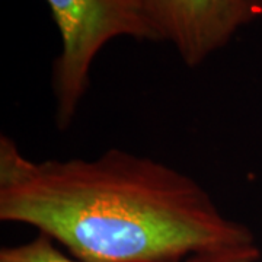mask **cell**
Segmentation results:
<instances>
[{"instance_id":"cell-3","label":"cell","mask_w":262,"mask_h":262,"mask_svg":"<svg viewBox=\"0 0 262 262\" xmlns=\"http://www.w3.org/2000/svg\"><path fill=\"white\" fill-rule=\"evenodd\" d=\"M159 41H169L188 67L203 64L234 34L262 18V0H143Z\"/></svg>"},{"instance_id":"cell-4","label":"cell","mask_w":262,"mask_h":262,"mask_svg":"<svg viewBox=\"0 0 262 262\" xmlns=\"http://www.w3.org/2000/svg\"><path fill=\"white\" fill-rule=\"evenodd\" d=\"M0 262H80L70 258L56 246L47 234L38 233L27 244L8 246L0 251Z\"/></svg>"},{"instance_id":"cell-2","label":"cell","mask_w":262,"mask_h":262,"mask_svg":"<svg viewBox=\"0 0 262 262\" xmlns=\"http://www.w3.org/2000/svg\"><path fill=\"white\" fill-rule=\"evenodd\" d=\"M61 37L51 69L54 122L66 131L91 86V69L106 42L118 37L159 41L143 0H47Z\"/></svg>"},{"instance_id":"cell-5","label":"cell","mask_w":262,"mask_h":262,"mask_svg":"<svg viewBox=\"0 0 262 262\" xmlns=\"http://www.w3.org/2000/svg\"><path fill=\"white\" fill-rule=\"evenodd\" d=\"M261 258V251L258 245L229 248L214 252L194 255L185 262H256Z\"/></svg>"},{"instance_id":"cell-1","label":"cell","mask_w":262,"mask_h":262,"mask_svg":"<svg viewBox=\"0 0 262 262\" xmlns=\"http://www.w3.org/2000/svg\"><path fill=\"white\" fill-rule=\"evenodd\" d=\"M0 220L35 227L80 262H185L256 245L192 177L110 149L95 159L27 158L0 137Z\"/></svg>"}]
</instances>
